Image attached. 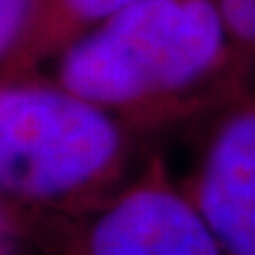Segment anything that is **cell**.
<instances>
[{
    "instance_id": "6da1fadb",
    "label": "cell",
    "mask_w": 255,
    "mask_h": 255,
    "mask_svg": "<svg viewBox=\"0 0 255 255\" xmlns=\"http://www.w3.org/2000/svg\"><path fill=\"white\" fill-rule=\"evenodd\" d=\"M227 38L215 0H142L64 47L57 83L111 114L146 109L213 76Z\"/></svg>"
},
{
    "instance_id": "7a4b0ae2",
    "label": "cell",
    "mask_w": 255,
    "mask_h": 255,
    "mask_svg": "<svg viewBox=\"0 0 255 255\" xmlns=\"http://www.w3.org/2000/svg\"><path fill=\"white\" fill-rule=\"evenodd\" d=\"M126 137L114 114L62 83L0 85V196L62 206L114 180Z\"/></svg>"
},
{
    "instance_id": "3957f363",
    "label": "cell",
    "mask_w": 255,
    "mask_h": 255,
    "mask_svg": "<svg viewBox=\"0 0 255 255\" xmlns=\"http://www.w3.org/2000/svg\"><path fill=\"white\" fill-rule=\"evenodd\" d=\"M85 255H222L194 201L163 177L119 194L92 222Z\"/></svg>"
},
{
    "instance_id": "277c9868",
    "label": "cell",
    "mask_w": 255,
    "mask_h": 255,
    "mask_svg": "<svg viewBox=\"0 0 255 255\" xmlns=\"http://www.w3.org/2000/svg\"><path fill=\"white\" fill-rule=\"evenodd\" d=\"M222 255H255V104L213 132L187 194Z\"/></svg>"
},
{
    "instance_id": "5b68a950",
    "label": "cell",
    "mask_w": 255,
    "mask_h": 255,
    "mask_svg": "<svg viewBox=\"0 0 255 255\" xmlns=\"http://www.w3.org/2000/svg\"><path fill=\"white\" fill-rule=\"evenodd\" d=\"M43 0H0V62L19 47L36 24Z\"/></svg>"
},
{
    "instance_id": "8992f818",
    "label": "cell",
    "mask_w": 255,
    "mask_h": 255,
    "mask_svg": "<svg viewBox=\"0 0 255 255\" xmlns=\"http://www.w3.org/2000/svg\"><path fill=\"white\" fill-rule=\"evenodd\" d=\"M142 0H57V7L66 21L73 26H95L107 19L121 14Z\"/></svg>"
},
{
    "instance_id": "52a82bcc",
    "label": "cell",
    "mask_w": 255,
    "mask_h": 255,
    "mask_svg": "<svg viewBox=\"0 0 255 255\" xmlns=\"http://www.w3.org/2000/svg\"><path fill=\"white\" fill-rule=\"evenodd\" d=\"M232 38L255 45V0H215Z\"/></svg>"
}]
</instances>
